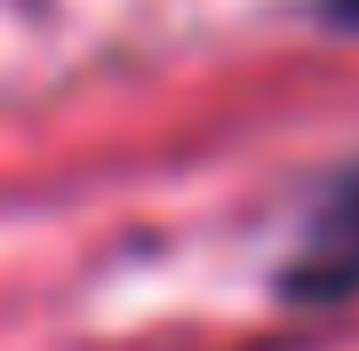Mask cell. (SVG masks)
<instances>
[{
  "label": "cell",
  "mask_w": 359,
  "mask_h": 351,
  "mask_svg": "<svg viewBox=\"0 0 359 351\" xmlns=\"http://www.w3.org/2000/svg\"><path fill=\"white\" fill-rule=\"evenodd\" d=\"M295 296H351L359 287V176L327 192V208L311 216V240L295 256Z\"/></svg>",
  "instance_id": "obj_1"
},
{
  "label": "cell",
  "mask_w": 359,
  "mask_h": 351,
  "mask_svg": "<svg viewBox=\"0 0 359 351\" xmlns=\"http://www.w3.org/2000/svg\"><path fill=\"white\" fill-rule=\"evenodd\" d=\"M320 8H327V16H335L344 32H359V0H320Z\"/></svg>",
  "instance_id": "obj_2"
}]
</instances>
